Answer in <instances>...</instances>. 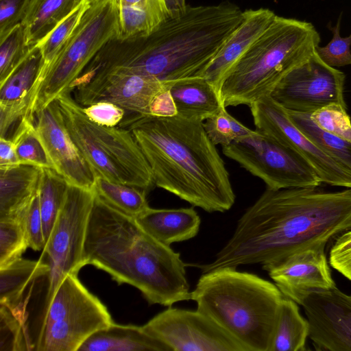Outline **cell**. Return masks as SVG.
<instances>
[{"label":"cell","instance_id":"cell-28","mask_svg":"<svg viewBox=\"0 0 351 351\" xmlns=\"http://www.w3.org/2000/svg\"><path fill=\"white\" fill-rule=\"evenodd\" d=\"M309 323L300 313L298 304L284 296L269 351H304Z\"/></svg>","mask_w":351,"mask_h":351},{"label":"cell","instance_id":"cell-37","mask_svg":"<svg viewBox=\"0 0 351 351\" xmlns=\"http://www.w3.org/2000/svg\"><path fill=\"white\" fill-rule=\"evenodd\" d=\"M27 247L24 220H0V268L21 258Z\"/></svg>","mask_w":351,"mask_h":351},{"label":"cell","instance_id":"cell-26","mask_svg":"<svg viewBox=\"0 0 351 351\" xmlns=\"http://www.w3.org/2000/svg\"><path fill=\"white\" fill-rule=\"evenodd\" d=\"M84 3V0H32L22 22L30 49L38 45L51 32Z\"/></svg>","mask_w":351,"mask_h":351},{"label":"cell","instance_id":"cell-18","mask_svg":"<svg viewBox=\"0 0 351 351\" xmlns=\"http://www.w3.org/2000/svg\"><path fill=\"white\" fill-rule=\"evenodd\" d=\"M169 86L154 77L114 73L71 93L83 107L106 101L123 108L129 115H147L155 96Z\"/></svg>","mask_w":351,"mask_h":351},{"label":"cell","instance_id":"cell-11","mask_svg":"<svg viewBox=\"0 0 351 351\" xmlns=\"http://www.w3.org/2000/svg\"><path fill=\"white\" fill-rule=\"evenodd\" d=\"M222 152L261 178L269 189L319 186L322 183L298 152L257 130L222 147Z\"/></svg>","mask_w":351,"mask_h":351},{"label":"cell","instance_id":"cell-33","mask_svg":"<svg viewBox=\"0 0 351 351\" xmlns=\"http://www.w3.org/2000/svg\"><path fill=\"white\" fill-rule=\"evenodd\" d=\"M25 314L0 304V351L32 350Z\"/></svg>","mask_w":351,"mask_h":351},{"label":"cell","instance_id":"cell-10","mask_svg":"<svg viewBox=\"0 0 351 351\" xmlns=\"http://www.w3.org/2000/svg\"><path fill=\"white\" fill-rule=\"evenodd\" d=\"M94 201L93 191L69 184L63 205L39 258L49 268L40 318L64 278L69 274L77 275L86 265L84 247Z\"/></svg>","mask_w":351,"mask_h":351},{"label":"cell","instance_id":"cell-44","mask_svg":"<svg viewBox=\"0 0 351 351\" xmlns=\"http://www.w3.org/2000/svg\"><path fill=\"white\" fill-rule=\"evenodd\" d=\"M149 114L162 117L177 115V109L169 86L155 96L149 107Z\"/></svg>","mask_w":351,"mask_h":351},{"label":"cell","instance_id":"cell-15","mask_svg":"<svg viewBox=\"0 0 351 351\" xmlns=\"http://www.w3.org/2000/svg\"><path fill=\"white\" fill-rule=\"evenodd\" d=\"M34 126L53 169L69 184L93 191L96 174L73 141L57 100L35 114Z\"/></svg>","mask_w":351,"mask_h":351},{"label":"cell","instance_id":"cell-19","mask_svg":"<svg viewBox=\"0 0 351 351\" xmlns=\"http://www.w3.org/2000/svg\"><path fill=\"white\" fill-rule=\"evenodd\" d=\"M43 65V53L37 45L0 83V137L8 138L11 128L26 114Z\"/></svg>","mask_w":351,"mask_h":351},{"label":"cell","instance_id":"cell-8","mask_svg":"<svg viewBox=\"0 0 351 351\" xmlns=\"http://www.w3.org/2000/svg\"><path fill=\"white\" fill-rule=\"evenodd\" d=\"M117 0H99L88 6L73 35L40 75L32 92L27 115L35 114L69 88L97 53L119 35Z\"/></svg>","mask_w":351,"mask_h":351},{"label":"cell","instance_id":"cell-1","mask_svg":"<svg viewBox=\"0 0 351 351\" xmlns=\"http://www.w3.org/2000/svg\"><path fill=\"white\" fill-rule=\"evenodd\" d=\"M351 229V189H266L239 219L234 232L202 274L243 265L278 263L309 248L326 247Z\"/></svg>","mask_w":351,"mask_h":351},{"label":"cell","instance_id":"cell-45","mask_svg":"<svg viewBox=\"0 0 351 351\" xmlns=\"http://www.w3.org/2000/svg\"><path fill=\"white\" fill-rule=\"evenodd\" d=\"M19 165L21 163L12 141L0 137V169H9Z\"/></svg>","mask_w":351,"mask_h":351},{"label":"cell","instance_id":"cell-21","mask_svg":"<svg viewBox=\"0 0 351 351\" xmlns=\"http://www.w3.org/2000/svg\"><path fill=\"white\" fill-rule=\"evenodd\" d=\"M42 168L21 164L0 169V220H23L38 190Z\"/></svg>","mask_w":351,"mask_h":351},{"label":"cell","instance_id":"cell-42","mask_svg":"<svg viewBox=\"0 0 351 351\" xmlns=\"http://www.w3.org/2000/svg\"><path fill=\"white\" fill-rule=\"evenodd\" d=\"M32 0H0V40L22 23Z\"/></svg>","mask_w":351,"mask_h":351},{"label":"cell","instance_id":"cell-4","mask_svg":"<svg viewBox=\"0 0 351 351\" xmlns=\"http://www.w3.org/2000/svg\"><path fill=\"white\" fill-rule=\"evenodd\" d=\"M86 265L138 289L149 304L172 306L191 300L187 266L169 245L145 232L134 217L95 197L84 247Z\"/></svg>","mask_w":351,"mask_h":351},{"label":"cell","instance_id":"cell-2","mask_svg":"<svg viewBox=\"0 0 351 351\" xmlns=\"http://www.w3.org/2000/svg\"><path fill=\"white\" fill-rule=\"evenodd\" d=\"M245 11L230 2L187 5L167 16L149 34L129 40L114 38L93 58L80 75L84 85L114 73L154 77L166 84L203 77Z\"/></svg>","mask_w":351,"mask_h":351},{"label":"cell","instance_id":"cell-9","mask_svg":"<svg viewBox=\"0 0 351 351\" xmlns=\"http://www.w3.org/2000/svg\"><path fill=\"white\" fill-rule=\"evenodd\" d=\"M113 323L106 306L69 274L40 318L33 350L78 351L94 332Z\"/></svg>","mask_w":351,"mask_h":351},{"label":"cell","instance_id":"cell-31","mask_svg":"<svg viewBox=\"0 0 351 351\" xmlns=\"http://www.w3.org/2000/svg\"><path fill=\"white\" fill-rule=\"evenodd\" d=\"M287 112L294 125L314 144L351 169V142L319 128L311 120V113Z\"/></svg>","mask_w":351,"mask_h":351},{"label":"cell","instance_id":"cell-24","mask_svg":"<svg viewBox=\"0 0 351 351\" xmlns=\"http://www.w3.org/2000/svg\"><path fill=\"white\" fill-rule=\"evenodd\" d=\"M79 350L171 351L164 343L146 332L142 326L114 323L91 335L81 345Z\"/></svg>","mask_w":351,"mask_h":351},{"label":"cell","instance_id":"cell-46","mask_svg":"<svg viewBox=\"0 0 351 351\" xmlns=\"http://www.w3.org/2000/svg\"><path fill=\"white\" fill-rule=\"evenodd\" d=\"M169 16H176L182 14L187 5L185 0H164Z\"/></svg>","mask_w":351,"mask_h":351},{"label":"cell","instance_id":"cell-20","mask_svg":"<svg viewBox=\"0 0 351 351\" xmlns=\"http://www.w3.org/2000/svg\"><path fill=\"white\" fill-rule=\"evenodd\" d=\"M275 16L274 12L267 8L245 10V20L228 38L203 75L219 94L226 73Z\"/></svg>","mask_w":351,"mask_h":351},{"label":"cell","instance_id":"cell-34","mask_svg":"<svg viewBox=\"0 0 351 351\" xmlns=\"http://www.w3.org/2000/svg\"><path fill=\"white\" fill-rule=\"evenodd\" d=\"M88 6V5L83 3L58 25L38 45L40 47L44 59L43 68L39 77L67 43Z\"/></svg>","mask_w":351,"mask_h":351},{"label":"cell","instance_id":"cell-13","mask_svg":"<svg viewBox=\"0 0 351 351\" xmlns=\"http://www.w3.org/2000/svg\"><path fill=\"white\" fill-rule=\"evenodd\" d=\"M249 106L256 130L298 152L314 169L322 182L351 189V169L326 154L306 136L290 119L287 110L271 95Z\"/></svg>","mask_w":351,"mask_h":351},{"label":"cell","instance_id":"cell-25","mask_svg":"<svg viewBox=\"0 0 351 351\" xmlns=\"http://www.w3.org/2000/svg\"><path fill=\"white\" fill-rule=\"evenodd\" d=\"M119 28L117 39L145 36L169 16L164 0H117Z\"/></svg>","mask_w":351,"mask_h":351},{"label":"cell","instance_id":"cell-16","mask_svg":"<svg viewBox=\"0 0 351 351\" xmlns=\"http://www.w3.org/2000/svg\"><path fill=\"white\" fill-rule=\"evenodd\" d=\"M301 306L315 350L351 351V295L336 287L311 293Z\"/></svg>","mask_w":351,"mask_h":351},{"label":"cell","instance_id":"cell-14","mask_svg":"<svg viewBox=\"0 0 351 351\" xmlns=\"http://www.w3.org/2000/svg\"><path fill=\"white\" fill-rule=\"evenodd\" d=\"M142 327L171 351H245L229 333L197 309L168 306Z\"/></svg>","mask_w":351,"mask_h":351},{"label":"cell","instance_id":"cell-35","mask_svg":"<svg viewBox=\"0 0 351 351\" xmlns=\"http://www.w3.org/2000/svg\"><path fill=\"white\" fill-rule=\"evenodd\" d=\"M204 130L214 145L227 146L253 133L252 130L237 120L223 106L220 110L203 122Z\"/></svg>","mask_w":351,"mask_h":351},{"label":"cell","instance_id":"cell-38","mask_svg":"<svg viewBox=\"0 0 351 351\" xmlns=\"http://www.w3.org/2000/svg\"><path fill=\"white\" fill-rule=\"evenodd\" d=\"M346 108L332 104L311 113L310 117L322 130L351 142V120Z\"/></svg>","mask_w":351,"mask_h":351},{"label":"cell","instance_id":"cell-30","mask_svg":"<svg viewBox=\"0 0 351 351\" xmlns=\"http://www.w3.org/2000/svg\"><path fill=\"white\" fill-rule=\"evenodd\" d=\"M69 184L55 169H42L38 198L45 243L62 208Z\"/></svg>","mask_w":351,"mask_h":351},{"label":"cell","instance_id":"cell-40","mask_svg":"<svg viewBox=\"0 0 351 351\" xmlns=\"http://www.w3.org/2000/svg\"><path fill=\"white\" fill-rule=\"evenodd\" d=\"M86 116L93 122L103 126H119L126 115V111L109 101H100L82 106Z\"/></svg>","mask_w":351,"mask_h":351},{"label":"cell","instance_id":"cell-12","mask_svg":"<svg viewBox=\"0 0 351 351\" xmlns=\"http://www.w3.org/2000/svg\"><path fill=\"white\" fill-rule=\"evenodd\" d=\"M345 74L326 64L316 51L288 72L275 86L271 97L289 111L312 113L337 104L346 108Z\"/></svg>","mask_w":351,"mask_h":351},{"label":"cell","instance_id":"cell-36","mask_svg":"<svg viewBox=\"0 0 351 351\" xmlns=\"http://www.w3.org/2000/svg\"><path fill=\"white\" fill-rule=\"evenodd\" d=\"M32 49L27 44L22 23L0 40V83L10 75Z\"/></svg>","mask_w":351,"mask_h":351},{"label":"cell","instance_id":"cell-39","mask_svg":"<svg viewBox=\"0 0 351 351\" xmlns=\"http://www.w3.org/2000/svg\"><path fill=\"white\" fill-rule=\"evenodd\" d=\"M341 17L337 24L328 29L332 32V40L324 47L317 45L315 51L319 58L331 67H340L351 64V34L341 37L339 34Z\"/></svg>","mask_w":351,"mask_h":351},{"label":"cell","instance_id":"cell-47","mask_svg":"<svg viewBox=\"0 0 351 351\" xmlns=\"http://www.w3.org/2000/svg\"><path fill=\"white\" fill-rule=\"evenodd\" d=\"M98 1H99V0H84V3L90 5L93 3L97 2Z\"/></svg>","mask_w":351,"mask_h":351},{"label":"cell","instance_id":"cell-3","mask_svg":"<svg viewBox=\"0 0 351 351\" xmlns=\"http://www.w3.org/2000/svg\"><path fill=\"white\" fill-rule=\"evenodd\" d=\"M128 118L119 126L134 135L155 186L208 213L232 208L235 195L228 171L202 121L178 115Z\"/></svg>","mask_w":351,"mask_h":351},{"label":"cell","instance_id":"cell-17","mask_svg":"<svg viewBox=\"0 0 351 351\" xmlns=\"http://www.w3.org/2000/svg\"><path fill=\"white\" fill-rule=\"evenodd\" d=\"M262 268L284 296L300 305L313 292L336 287L324 247L306 249Z\"/></svg>","mask_w":351,"mask_h":351},{"label":"cell","instance_id":"cell-41","mask_svg":"<svg viewBox=\"0 0 351 351\" xmlns=\"http://www.w3.org/2000/svg\"><path fill=\"white\" fill-rule=\"evenodd\" d=\"M24 223L29 247L35 251L43 250L46 243L40 210L38 190L27 208Z\"/></svg>","mask_w":351,"mask_h":351},{"label":"cell","instance_id":"cell-5","mask_svg":"<svg viewBox=\"0 0 351 351\" xmlns=\"http://www.w3.org/2000/svg\"><path fill=\"white\" fill-rule=\"evenodd\" d=\"M283 298L274 283L232 267L202 274L191 295L245 351H269Z\"/></svg>","mask_w":351,"mask_h":351},{"label":"cell","instance_id":"cell-29","mask_svg":"<svg viewBox=\"0 0 351 351\" xmlns=\"http://www.w3.org/2000/svg\"><path fill=\"white\" fill-rule=\"evenodd\" d=\"M93 191L106 204L134 218L149 208L147 191L136 186L110 182L96 176Z\"/></svg>","mask_w":351,"mask_h":351},{"label":"cell","instance_id":"cell-23","mask_svg":"<svg viewBox=\"0 0 351 351\" xmlns=\"http://www.w3.org/2000/svg\"><path fill=\"white\" fill-rule=\"evenodd\" d=\"M169 88L177 115L183 119L204 122L224 106L217 90L203 77L178 80Z\"/></svg>","mask_w":351,"mask_h":351},{"label":"cell","instance_id":"cell-43","mask_svg":"<svg viewBox=\"0 0 351 351\" xmlns=\"http://www.w3.org/2000/svg\"><path fill=\"white\" fill-rule=\"evenodd\" d=\"M330 265L351 280V229L340 234L329 255Z\"/></svg>","mask_w":351,"mask_h":351},{"label":"cell","instance_id":"cell-7","mask_svg":"<svg viewBox=\"0 0 351 351\" xmlns=\"http://www.w3.org/2000/svg\"><path fill=\"white\" fill-rule=\"evenodd\" d=\"M56 100L73 141L96 176L146 191L155 186L150 167L128 128L93 122L71 92Z\"/></svg>","mask_w":351,"mask_h":351},{"label":"cell","instance_id":"cell-27","mask_svg":"<svg viewBox=\"0 0 351 351\" xmlns=\"http://www.w3.org/2000/svg\"><path fill=\"white\" fill-rule=\"evenodd\" d=\"M49 266L40 260L20 258L0 268V304L12 310L24 308L23 293L27 285L49 273Z\"/></svg>","mask_w":351,"mask_h":351},{"label":"cell","instance_id":"cell-6","mask_svg":"<svg viewBox=\"0 0 351 351\" xmlns=\"http://www.w3.org/2000/svg\"><path fill=\"white\" fill-rule=\"evenodd\" d=\"M319 43V34L311 23L276 15L224 77L220 90L223 105L250 106L270 95Z\"/></svg>","mask_w":351,"mask_h":351},{"label":"cell","instance_id":"cell-32","mask_svg":"<svg viewBox=\"0 0 351 351\" xmlns=\"http://www.w3.org/2000/svg\"><path fill=\"white\" fill-rule=\"evenodd\" d=\"M21 164L40 168H53L40 141L34 126V118L24 115L10 138Z\"/></svg>","mask_w":351,"mask_h":351},{"label":"cell","instance_id":"cell-22","mask_svg":"<svg viewBox=\"0 0 351 351\" xmlns=\"http://www.w3.org/2000/svg\"><path fill=\"white\" fill-rule=\"evenodd\" d=\"M148 234L167 245L195 237L201 219L193 208L156 209L150 208L134 218Z\"/></svg>","mask_w":351,"mask_h":351}]
</instances>
